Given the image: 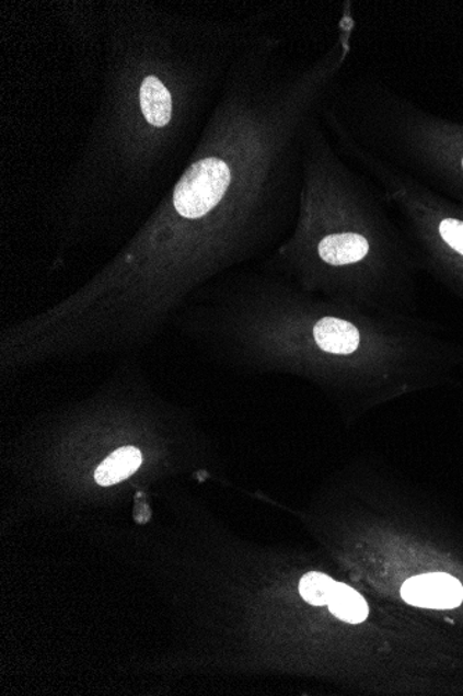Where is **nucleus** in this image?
<instances>
[{
    "mask_svg": "<svg viewBox=\"0 0 463 696\" xmlns=\"http://www.w3.org/2000/svg\"><path fill=\"white\" fill-rule=\"evenodd\" d=\"M229 300L221 335L238 361L294 368L342 391L383 395L423 361L407 317L279 285Z\"/></svg>",
    "mask_w": 463,
    "mask_h": 696,
    "instance_id": "f03ea898",
    "label": "nucleus"
},
{
    "mask_svg": "<svg viewBox=\"0 0 463 696\" xmlns=\"http://www.w3.org/2000/svg\"><path fill=\"white\" fill-rule=\"evenodd\" d=\"M337 583L329 575L306 573L300 580V594L309 604L314 606H329L333 595H335Z\"/></svg>",
    "mask_w": 463,
    "mask_h": 696,
    "instance_id": "1a4fd4ad",
    "label": "nucleus"
},
{
    "mask_svg": "<svg viewBox=\"0 0 463 696\" xmlns=\"http://www.w3.org/2000/svg\"><path fill=\"white\" fill-rule=\"evenodd\" d=\"M389 209L377 185L312 126L298 231L280 251L300 288L373 313L405 316L410 261Z\"/></svg>",
    "mask_w": 463,
    "mask_h": 696,
    "instance_id": "f257e3e1",
    "label": "nucleus"
},
{
    "mask_svg": "<svg viewBox=\"0 0 463 696\" xmlns=\"http://www.w3.org/2000/svg\"><path fill=\"white\" fill-rule=\"evenodd\" d=\"M142 452L134 446H124L113 452L95 471L99 486L108 487L129 479L142 466Z\"/></svg>",
    "mask_w": 463,
    "mask_h": 696,
    "instance_id": "423d86ee",
    "label": "nucleus"
},
{
    "mask_svg": "<svg viewBox=\"0 0 463 696\" xmlns=\"http://www.w3.org/2000/svg\"><path fill=\"white\" fill-rule=\"evenodd\" d=\"M458 164H460L461 173L463 174V149L461 150L460 158L456 159Z\"/></svg>",
    "mask_w": 463,
    "mask_h": 696,
    "instance_id": "9d476101",
    "label": "nucleus"
},
{
    "mask_svg": "<svg viewBox=\"0 0 463 696\" xmlns=\"http://www.w3.org/2000/svg\"><path fill=\"white\" fill-rule=\"evenodd\" d=\"M402 596L409 605L429 609H452L461 605L463 589L454 577L431 573L409 579L403 585Z\"/></svg>",
    "mask_w": 463,
    "mask_h": 696,
    "instance_id": "20e7f679",
    "label": "nucleus"
},
{
    "mask_svg": "<svg viewBox=\"0 0 463 696\" xmlns=\"http://www.w3.org/2000/svg\"><path fill=\"white\" fill-rule=\"evenodd\" d=\"M329 609L340 620L351 623V625H358V623L367 620L369 615L367 601L356 590L342 583H337Z\"/></svg>",
    "mask_w": 463,
    "mask_h": 696,
    "instance_id": "0eeeda50",
    "label": "nucleus"
},
{
    "mask_svg": "<svg viewBox=\"0 0 463 696\" xmlns=\"http://www.w3.org/2000/svg\"><path fill=\"white\" fill-rule=\"evenodd\" d=\"M140 106L150 126L165 127L173 117V99L158 77L144 78L140 87Z\"/></svg>",
    "mask_w": 463,
    "mask_h": 696,
    "instance_id": "39448f33",
    "label": "nucleus"
},
{
    "mask_svg": "<svg viewBox=\"0 0 463 696\" xmlns=\"http://www.w3.org/2000/svg\"><path fill=\"white\" fill-rule=\"evenodd\" d=\"M236 170L231 159L221 156H207L197 160L182 175L174 191V206L180 216L187 220H200L217 210H221L227 201H233L236 185ZM233 206V205H232ZM238 213L235 206H233ZM256 236L258 231L244 218Z\"/></svg>",
    "mask_w": 463,
    "mask_h": 696,
    "instance_id": "7ed1b4c3",
    "label": "nucleus"
},
{
    "mask_svg": "<svg viewBox=\"0 0 463 696\" xmlns=\"http://www.w3.org/2000/svg\"><path fill=\"white\" fill-rule=\"evenodd\" d=\"M405 217H413L403 215ZM439 220L435 226L437 241L458 259L463 262V217L454 215V213H440ZM416 218V217H413ZM419 220V218H416ZM423 221V220H419ZM425 223V221H424ZM428 225V223H426Z\"/></svg>",
    "mask_w": 463,
    "mask_h": 696,
    "instance_id": "6e6552de",
    "label": "nucleus"
}]
</instances>
